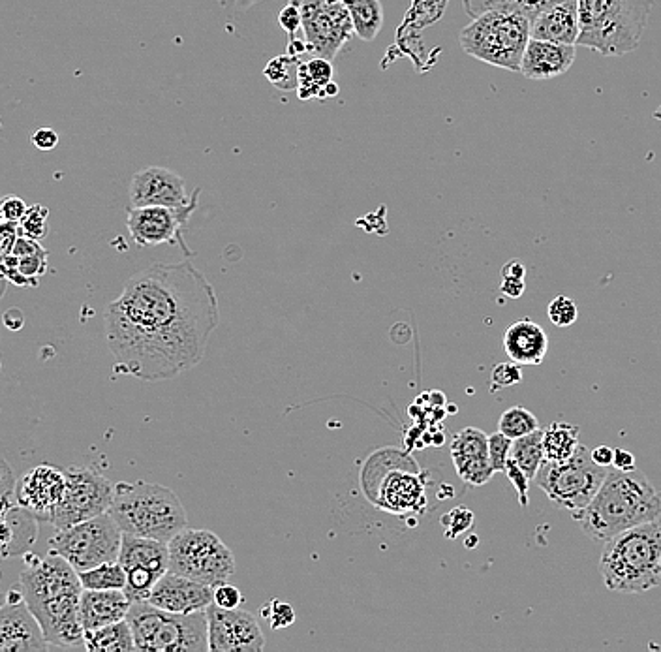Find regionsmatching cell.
<instances>
[{"mask_svg": "<svg viewBox=\"0 0 661 652\" xmlns=\"http://www.w3.org/2000/svg\"><path fill=\"white\" fill-rule=\"evenodd\" d=\"M66 493V472L57 466L40 465L31 468L17 483L19 506L34 513L40 521L51 523Z\"/></svg>", "mask_w": 661, "mask_h": 652, "instance_id": "obj_19", "label": "cell"}, {"mask_svg": "<svg viewBox=\"0 0 661 652\" xmlns=\"http://www.w3.org/2000/svg\"><path fill=\"white\" fill-rule=\"evenodd\" d=\"M547 314H549V320L553 322V326L569 327L577 322L579 309L573 299H569L566 295H558L549 303Z\"/></svg>", "mask_w": 661, "mask_h": 652, "instance_id": "obj_39", "label": "cell"}, {"mask_svg": "<svg viewBox=\"0 0 661 652\" xmlns=\"http://www.w3.org/2000/svg\"><path fill=\"white\" fill-rule=\"evenodd\" d=\"M85 649L91 652H132L136 651V641L130 622H113L98 630L85 632Z\"/></svg>", "mask_w": 661, "mask_h": 652, "instance_id": "obj_27", "label": "cell"}, {"mask_svg": "<svg viewBox=\"0 0 661 652\" xmlns=\"http://www.w3.org/2000/svg\"><path fill=\"white\" fill-rule=\"evenodd\" d=\"M81 585L85 590H124L126 587V572L119 560L104 562L93 570L79 572Z\"/></svg>", "mask_w": 661, "mask_h": 652, "instance_id": "obj_34", "label": "cell"}, {"mask_svg": "<svg viewBox=\"0 0 661 652\" xmlns=\"http://www.w3.org/2000/svg\"><path fill=\"white\" fill-rule=\"evenodd\" d=\"M209 619V651L260 652L265 647L260 624L245 609L207 607Z\"/></svg>", "mask_w": 661, "mask_h": 652, "instance_id": "obj_16", "label": "cell"}, {"mask_svg": "<svg viewBox=\"0 0 661 652\" xmlns=\"http://www.w3.org/2000/svg\"><path fill=\"white\" fill-rule=\"evenodd\" d=\"M109 513L124 534L164 544H170L188 527L185 506L179 497L158 483H117Z\"/></svg>", "mask_w": 661, "mask_h": 652, "instance_id": "obj_5", "label": "cell"}, {"mask_svg": "<svg viewBox=\"0 0 661 652\" xmlns=\"http://www.w3.org/2000/svg\"><path fill=\"white\" fill-rule=\"evenodd\" d=\"M299 6L308 53L333 61L355 34L354 21L342 0H290Z\"/></svg>", "mask_w": 661, "mask_h": 652, "instance_id": "obj_13", "label": "cell"}, {"mask_svg": "<svg viewBox=\"0 0 661 652\" xmlns=\"http://www.w3.org/2000/svg\"><path fill=\"white\" fill-rule=\"evenodd\" d=\"M42 624L27 606L19 587L8 592L0 611V652L51 651Z\"/></svg>", "mask_w": 661, "mask_h": 652, "instance_id": "obj_17", "label": "cell"}, {"mask_svg": "<svg viewBox=\"0 0 661 652\" xmlns=\"http://www.w3.org/2000/svg\"><path fill=\"white\" fill-rule=\"evenodd\" d=\"M511 459L523 470L530 480H536L539 468L545 463L543 451V431L539 429L532 435L521 436L513 440Z\"/></svg>", "mask_w": 661, "mask_h": 652, "instance_id": "obj_31", "label": "cell"}, {"mask_svg": "<svg viewBox=\"0 0 661 652\" xmlns=\"http://www.w3.org/2000/svg\"><path fill=\"white\" fill-rule=\"evenodd\" d=\"M126 621L139 652H207L209 619L207 611L181 615L143 602H132Z\"/></svg>", "mask_w": 661, "mask_h": 652, "instance_id": "obj_8", "label": "cell"}, {"mask_svg": "<svg viewBox=\"0 0 661 652\" xmlns=\"http://www.w3.org/2000/svg\"><path fill=\"white\" fill-rule=\"evenodd\" d=\"M170 570L209 587L228 583L235 572V557L211 530L186 527L170 544Z\"/></svg>", "mask_w": 661, "mask_h": 652, "instance_id": "obj_10", "label": "cell"}, {"mask_svg": "<svg viewBox=\"0 0 661 652\" xmlns=\"http://www.w3.org/2000/svg\"><path fill=\"white\" fill-rule=\"evenodd\" d=\"M47 256H49V252H46V254H36V256H27V258H19V265H17L19 273L23 277L32 280L38 286V279L47 271Z\"/></svg>", "mask_w": 661, "mask_h": 652, "instance_id": "obj_44", "label": "cell"}, {"mask_svg": "<svg viewBox=\"0 0 661 652\" xmlns=\"http://www.w3.org/2000/svg\"><path fill=\"white\" fill-rule=\"evenodd\" d=\"M524 273L526 271L521 260H511L509 264L504 265L500 280L502 294L508 295L511 299H519L524 294Z\"/></svg>", "mask_w": 661, "mask_h": 652, "instance_id": "obj_40", "label": "cell"}, {"mask_svg": "<svg viewBox=\"0 0 661 652\" xmlns=\"http://www.w3.org/2000/svg\"><path fill=\"white\" fill-rule=\"evenodd\" d=\"M575 47L577 46L530 38L524 51L521 74L524 78L534 81H547L564 76L575 63L577 57Z\"/></svg>", "mask_w": 661, "mask_h": 652, "instance_id": "obj_22", "label": "cell"}, {"mask_svg": "<svg viewBox=\"0 0 661 652\" xmlns=\"http://www.w3.org/2000/svg\"><path fill=\"white\" fill-rule=\"evenodd\" d=\"M218 324L215 288L190 262L141 269L104 312L115 369L145 382L198 367Z\"/></svg>", "mask_w": 661, "mask_h": 652, "instance_id": "obj_1", "label": "cell"}, {"mask_svg": "<svg viewBox=\"0 0 661 652\" xmlns=\"http://www.w3.org/2000/svg\"><path fill=\"white\" fill-rule=\"evenodd\" d=\"M49 545V551L68 560L79 574L93 570L104 562L119 560L123 530L115 523L111 513H102L74 527L57 530Z\"/></svg>", "mask_w": 661, "mask_h": 652, "instance_id": "obj_11", "label": "cell"}, {"mask_svg": "<svg viewBox=\"0 0 661 652\" xmlns=\"http://www.w3.org/2000/svg\"><path fill=\"white\" fill-rule=\"evenodd\" d=\"M605 478L607 468L598 465L585 446H579L566 461H545L534 482L556 508L577 513L594 500Z\"/></svg>", "mask_w": 661, "mask_h": 652, "instance_id": "obj_9", "label": "cell"}, {"mask_svg": "<svg viewBox=\"0 0 661 652\" xmlns=\"http://www.w3.org/2000/svg\"><path fill=\"white\" fill-rule=\"evenodd\" d=\"M64 472L66 493L51 517L53 527L57 530L74 527L109 512L115 485L106 476L87 466H70Z\"/></svg>", "mask_w": 661, "mask_h": 652, "instance_id": "obj_12", "label": "cell"}, {"mask_svg": "<svg viewBox=\"0 0 661 652\" xmlns=\"http://www.w3.org/2000/svg\"><path fill=\"white\" fill-rule=\"evenodd\" d=\"M511 446H513V440L500 431L489 436V457H491L492 468L496 472H506V466L511 457Z\"/></svg>", "mask_w": 661, "mask_h": 652, "instance_id": "obj_42", "label": "cell"}, {"mask_svg": "<svg viewBox=\"0 0 661 652\" xmlns=\"http://www.w3.org/2000/svg\"><path fill=\"white\" fill-rule=\"evenodd\" d=\"M200 194L201 188L188 194L185 179L179 173L160 166L136 171L128 188L130 207H186L200 198Z\"/></svg>", "mask_w": 661, "mask_h": 652, "instance_id": "obj_18", "label": "cell"}, {"mask_svg": "<svg viewBox=\"0 0 661 652\" xmlns=\"http://www.w3.org/2000/svg\"><path fill=\"white\" fill-rule=\"evenodd\" d=\"M333 61L314 57L308 63L299 64L297 93L301 100L325 98V89L333 83Z\"/></svg>", "mask_w": 661, "mask_h": 652, "instance_id": "obj_29", "label": "cell"}, {"mask_svg": "<svg viewBox=\"0 0 661 652\" xmlns=\"http://www.w3.org/2000/svg\"><path fill=\"white\" fill-rule=\"evenodd\" d=\"M47 250L36 241V239H31V237H25V235H19V239L16 241V247H14V252L17 258H27V256H36V254H46Z\"/></svg>", "mask_w": 661, "mask_h": 652, "instance_id": "obj_51", "label": "cell"}, {"mask_svg": "<svg viewBox=\"0 0 661 652\" xmlns=\"http://www.w3.org/2000/svg\"><path fill=\"white\" fill-rule=\"evenodd\" d=\"M29 207L27 203L23 202L21 198L17 196H6L2 198V203H0V213H2V220H10V222H21L23 217L27 215Z\"/></svg>", "mask_w": 661, "mask_h": 652, "instance_id": "obj_48", "label": "cell"}, {"mask_svg": "<svg viewBox=\"0 0 661 652\" xmlns=\"http://www.w3.org/2000/svg\"><path fill=\"white\" fill-rule=\"evenodd\" d=\"M464 10L468 16H481L492 10H506V12H523L530 19L541 12L545 6L553 4L556 0H462Z\"/></svg>", "mask_w": 661, "mask_h": 652, "instance_id": "obj_32", "label": "cell"}, {"mask_svg": "<svg viewBox=\"0 0 661 652\" xmlns=\"http://www.w3.org/2000/svg\"><path fill=\"white\" fill-rule=\"evenodd\" d=\"M509 478V482L513 483L515 491H517V497H519V504L521 506H526L528 504V487H530V478L524 474L523 470L517 466V463L509 457L508 466H506V472H504Z\"/></svg>", "mask_w": 661, "mask_h": 652, "instance_id": "obj_45", "label": "cell"}, {"mask_svg": "<svg viewBox=\"0 0 661 652\" xmlns=\"http://www.w3.org/2000/svg\"><path fill=\"white\" fill-rule=\"evenodd\" d=\"M660 525H661V519H660Z\"/></svg>", "mask_w": 661, "mask_h": 652, "instance_id": "obj_56", "label": "cell"}, {"mask_svg": "<svg viewBox=\"0 0 661 652\" xmlns=\"http://www.w3.org/2000/svg\"><path fill=\"white\" fill-rule=\"evenodd\" d=\"M442 523H444V528H446L447 538H457L464 530L472 527L474 513L466 510V508H455L453 512L447 513Z\"/></svg>", "mask_w": 661, "mask_h": 652, "instance_id": "obj_43", "label": "cell"}, {"mask_svg": "<svg viewBox=\"0 0 661 652\" xmlns=\"http://www.w3.org/2000/svg\"><path fill=\"white\" fill-rule=\"evenodd\" d=\"M579 427L568 421H553L543 431V451L545 461H566L579 450Z\"/></svg>", "mask_w": 661, "mask_h": 652, "instance_id": "obj_28", "label": "cell"}, {"mask_svg": "<svg viewBox=\"0 0 661 652\" xmlns=\"http://www.w3.org/2000/svg\"><path fill=\"white\" fill-rule=\"evenodd\" d=\"M573 519L588 538L607 542L624 530L660 521L661 493L648 482L643 470H611L598 495Z\"/></svg>", "mask_w": 661, "mask_h": 652, "instance_id": "obj_3", "label": "cell"}, {"mask_svg": "<svg viewBox=\"0 0 661 652\" xmlns=\"http://www.w3.org/2000/svg\"><path fill=\"white\" fill-rule=\"evenodd\" d=\"M504 348L511 361L534 367L541 365L549 352V337L543 327L530 318H521L508 327L504 335Z\"/></svg>", "mask_w": 661, "mask_h": 652, "instance_id": "obj_24", "label": "cell"}, {"mask_svg": "<svg viewBox=\"0 0 661 652\" xmlns=\"http://www.w3.org/2000/svg\"><path fill=\"white\" fill-rule=\"evenodd\" d=\"M600 570L605 587L620 594H643L661 583L660 521L620 532L603 545Z\"/></svg>", "mask_w": 661, "mask_h": 652, "instance_id": "obj_4", "label": "cell"}, {"mask_svg": "<svg viewBox=\"0 0 661 652\" xmlns=\"http://www.w3.org/2000/svg\"><path fill=\"white\" fill-rule=\"evenodd\" d=\"M278 23L284 31L288 32L290 38H295L297 31L303 27V17H301L299 6H295L293 2H290L288 6H284L280 16H278Z\"/></svg>", "mask_w": 661, "mask_h": 652, "instance_id": "obj_47", "label": "cell"}, {"mask_svg": "<svg viewBox=\"0 0 661 652\" xmlns=\"http://www.w3.org/2000/svg\"><path fill=\"white\" fill-rule=\"evenodd\" d=\"M581 36L579 0H556L532 19V38L577 46Z\"/></svg>", "mask_w": 661, "mask_h": 652, "instance_id": "obj_21", "label": "cell"}, {"mask_svg": "<svg viewBox=\"0 0 661 652\" xmlns=\"http://www.w3.org/2000/svg\"><path fill=\"white\" fill-rule=\"evenodd\" d=\"M4 324H6L8 329H12V331L21 329L23 327V312L19 311V309H12V311L6 312L4 314Z\"/></svg>", "mask_w": 661, "mask_h": 652, "instance_id": "obj_54", "label": "cell"}, {"mask_svg": "<svg viewBox=\"0 0 661 652\" xmlns=\"http://www.w3.org/2000/svg\"><path fill=\"white\" fill-rule=\"evenodd\" d=\"M613 466L618 468V470H633V468H637V466H635V457H633V453L626 450H615V461H613Z\"/></svg>", "mask_w": 661, "mask_h": 652, "instance_id": "obj_53", "label": "cell"}, {"mask_svg": "<svg viewBox=\"0 0 661 652\" xmlns=\"http://www.w3.org/2000/svg\"><path fill=\"white\" fill-rule=\"evenodd\" d=\"M245 602L241 590L237 587H233L230 583H222L215 587V598H213V604L218 607H224V609H237Z\"/></svg>", "mask_w": 661, "mask_h": 652, "instance_id": "obj_46", "label": "cell"}, {"mask_svg": "<svg viewBox=\"0 0 661 652\" xmlns=\"http://www.w3.org/2000/svg\"><path fill=\"white\" fill-rule=\"evenodd\" d=\"M31 143L40 151H53L59 145V134L53 128L42 126L36 132H32Z\"/></svg>", "mask_w": 661, "mask_h": 652, "instance_id": "obj_50", "label": "cell"}, {"mask_svg": "<svg viewBox=\"0 0 661 652\" xmlns=\"http://www.w3.org/2000/svg\"><path fill=\"white\" fill-rule=\"evenodd\" d=\"M532 38V19L523 12L492 10L474 17L461 34L462 51L481 63L521 72L524 51Z\"/></svg>", "mask_w": 661, "mask_h": 652, "instance_id": "obj_7", "label": "cell"}, {"mask_svg": "<svg viewBox=\"0 0 661 652\" xmlns=\"http://www.w3.org/2000/svg\"><path fill=\"white\" fill-rule=\"evenodd\" d=\"M38 517L23 506L2 513V549L4 557L19 555L31 549L38 536Z\"/></svg>", "mask_w": 661, "mask_h": 652, "instance_id": "obj_25", "label": "cell"}, {"mask_svg": "<svg viewBox=\"0 0 661 652\" xmlns=\"http://www.w3.org/2000/svg\"><path fill=\"white\" fill-rule=\"evenodd\" d=\"M47 217H49V209L47 207L40 205V203L31 205L29 211H27V215L19 222L21 235L31 237V239H36V241H42L44 237H47V233H49Z\"/></svg>", "mask_w": 661, "mask_h": 652, "instance_id": "obj_37", "label": "cell"}, {"mask_svg": "<svg viewBox=\"0 0 661 652\" xmlns=\"http://www.w3.org/2000/svg\"><path fill=\"white\" fill-rule=\"evenodd\" d=\"M451 457H453V465L489 457V436L476 427L462 429L451 442Z\"/></svg>", "mask_w": 661, "mask_h": 652, "instance_id": "obj_33", "label": "cell"}, {"mask_svg": "<svg viewBox=\"0 0 661 652\" xmlns=\"http://www.w3.org/2000/svg\"><path fill=\"white\" fill-rule=\"evenodd\" d=\"M17 587L23 592L34 617L42 624L53 649L87 651L85 628L79 615L85 589L68 560L53 551L42 559L32 557L19 577Z\"/></svg>", "mask_w": 661, "mask_h": 652, "instance_id": "obj_2", "label": "cell"}, {"mask_svg": "<svg viewBox=\"0 0 661 652\" xmlns=\"http://www.w3.org/2000/svg\"><path fill=\"white\" fill-rule=\"evenodd\" d=\"M592 453V459L598 463V465L611 466L613 461H615V450L609 448V446H598L596 450L590 451Z\"/></svg>", "mask_w": 661, "mask_h": 652, "instance_id": "obj_52", "label": "cell"}, {"mask_svg": "<svg viewBox=\"0 0 661 652\" xmlns=\"http://www.w3.org/2000/svg\"><path fill=\"white\" fill-rule=\"evenodd\" d=\"M523 382V371L521 365L511 361V363H498L491 373V391L496 393L500 389L511 388Z\"/></svg>", "mask_w": 661, "mask_h": 652, "instance_id": "obj_41", "label": "cell"}, {"mask_svg": "<svg viewBox=\"0 0 661 652\" xmlns=\"http://www.w3.org/2000/svg\"><path fill=\"white\" fill-rule=\"evenodd\" d=\"M654 0H579L581 36L577 46L605 57L635 51L645 34Z\"/></svg>", "mask_w": 661, "mask_h": 652, "instance_id": "obj_6", "label": "cell"}, {"mask_svg": "<svg viewBox=\"0 0 661 652\" xmlns=\"http://www.w3.org/2000/svg\"><path fill=\"white\" fill-rule=\"evenodd\" d=\"M307 51V42H301V40H297V38H290V44H288V49H286L288 55H292V57H297V59H299V55H303V53H307Z\"/></svg>", "mask_w": 661, "mask_h": 652, "instance_id": "obj_55", "label": "cell"}, {"mask_svg": "<svg viewBox=\"0 0 661 652\" xmlns=\"http://www.w3.org/2000/svg\"><path fill=\"white\" fill-rule=\"evenodd\" d=\"M382 502L389 512H414L423 504V485L414 476L393 474L384 483Z\"/></svg>", "mask_w": 661, "mask_h": 652, "instance_id": "obj_26", "label": "cell"}, {"mask_svg": "<svg viewBox=\"0 0 661 652\" xmlns=\"http://www.w3.org/2000/svg\"><path fill=\"white\" fill-rule=\"evenodd\" d=\"M260 613H262V619L269 622V626L273 630L290 628L293 622H295V611H293V607L288 602H282V600H277V598L265 602Z\"/></svg>", "mask_w": 661, "mask_h": 652, "instance_id": "obj_38", "label": "cell"}, {"mask_svg": "<svg viewBox=\"0 0 661 652\" xmlns=\"http://www.w3.org/2000/svg\"><path fill=\"white\" fill-rule=\"evenodd\" d=\"M498 431L509 436L511 440H517L521 436L532 435L539 431V421L528 408L511 406L500 416Z\"/></svg>", "mask_w": 661, "mask_h": 652, "instance_id": "obj_35", "label": "cell"}, {"mask_svg": "<svg viewBox=\"0 0 661 652\" xmlns=\"http://www.w3.org/2000/svg\"><path fill=\"white\" fill-rule=\"evenodd\" d=\"M213 598L215 587L168 570L156 583L147 602L164 611L192 615L198 611H207V607L213 604Z\"/></svg>", "mask_w": 661, "mask_h": 652, "instance_id": "obj_20", "label": "cell"}, {"mask_svg": "<svg viewBox=\"0 0 661 652\" xmlns=\"http://www.w3.org/2000/svg\"><path fill=\"white\" fill-rule=\"evenodd\" d=\"M198 200L186 207H164V205H151V207H130L128 211V232L139 247H162V245H175L183 249L186 256H192V250L186 249L183 230L186 222L198 207Z\"/></svg>", "mask_w": 661, "mask_h": 652, "instance_id": "obj_15", "label": "cell"}, {"mask_svg": "<svg viewBox=\"0 0 661 652\" xmlns=\"http://www.w3.org/2000/svg\"><path fill=\"white\" fill-rule=\"evenodd\" d=\"M132 602L124 590H83L81 596V624L85 632L98 630L128 617Z\"/></svg>", "mask_w": 661, "mask_h": 652, "instance_id": "obj_23", "label": "cell"}, {"mask_svg": "<svg viewBox=\"0 0 661 652\" xmlns=\"http://www.w3.org/2000/svg\"><path fill=\"white\" fill-rule=\"evenodd\" d=\"M21 235V230H19V224L17 222H10V220H2V226H0V249H2V256H8L14 252V247H16V241Z\"/></svg>", "mask_w": 661, "mask_h": 652, "instance_id": "obj_49", "label": "cell"}, {"mask_svg": "<svg viewBox=\"0 0 661 652\" xmlns=\"http://www.w3.org/2000/svg\"><path fill=\"white\" fill-rule=\"evenodd\" d=\"M354 21L355 36L372 42L384 27V6L380 0H342Z\"/></svg>", "mask_w": 661, "mask_h": 652, "instance_id": "obj_30", "label": "cell"}, {"mask_svg": "<svg viewBox=\"0 0 661 652\" xmlns=\"http://www.w3.org/2000/svg\"><path fill=\"white\" fill-rule=\"evenodd\" d=\"M119 562L126 572L124 592L130 602L149 600L156 583L170 570V545L124 534Z\"/></svg>", "mask_w": 661, "mask_h": 652, "instance_id": "obj_14", "label": "cell"}, {"mask_svg": "<svg viewBox=\"0 0 661 652\" xmlns=\"http://www.w3.org/2000/svg\"><path fill=\"white\" fill-rule=\"evenodd\" d=\"M299 64L301 63L297 61V57H292V55L286 53V55L277 57V59H273L271 63L267 64L265 76L282 91L293 89V87H297Z\"/></svg>", "mask_w": 661, "mask_h": 652, "instance_id": "obj_36", "label": "cell"}]
</instances>
